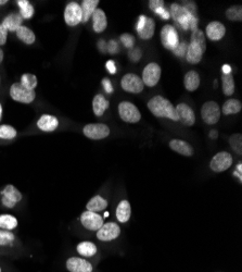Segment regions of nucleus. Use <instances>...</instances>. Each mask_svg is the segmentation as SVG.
<instances>
[{
	"label": "nucleus",
	"instance_id": "28",
	"mask_svg": "<svg viewBox=\"0 0 242 272\" xmlns=\"http://www.w3.org/2000/svg\"><path fill=\"white\" fill-rule=\"evenodd\" d=\"M99 5V0H84L80 5L82 13H83V21L84 23L88 22V20L94 14L95 10Z\"/></svg>",
	"mask_w": 242,
	"mask_h": 272
},
{
	"label": "nucleus",
	"instance_id": "42",
	"mask_svg": "<svg viewBox=\"0 0 242 272\" xmlns=\"http://www.w3.org/2000/svg\"><path fill=\"white\" fill-rule=\"evenodd\" d=\"M163 7H165V3L163 0H150V2H149V8H150L153 12H155L159 8Z\"/></svg>",
	"mask_w": 242,
	"mask_h": 272
},
{
	"label": "nucleus",
	"instance_id": "22",
	"mask_svg": "<svg viewBox=\"0 0 242 272\" xmlns=\"http://www.w3.org/2000/svg\"><path fill=\"white\" fill-rule=\"evenodd\" d=\"M170 148L173 151L179 153V155L182 156H186V157H191L194 152L191 145L186 141H182V140H172L170 142Z\"/></svg>",
	"mask_w": 242,
	"mask_h": 272
},
{
	"label": "nucleus",
	"instance_id": "13",
	"mask_svg": "<svg viewBox=\"0 0 242 272\" xmlns=\"http://www.w3.org/2000/svg\"><path fill=\"white\" fill-rule=\"evenodd\" d=\"M64 21L71 27L78 25L83 21V13L79 4L72 2L67 5L64 9Z\"/></svg>",
	"mask_w": 242,
	"mask_h": 272
},
{
	"label": "nucleus",
	"instance_id": "35",
	"mask_svg": "<svg viewBox=\"0 0 242 272\" xmlns=\"http://www.w3.org/2000/svg\"><path fill=\"white\" fill-rule=\"evenodd\" d=\"M20 83L22 86H24L27 89L35 90V88L38 85V80H37V76L32 73H24L21 76Z\"/></svg>",
	"mask_w": 242,
	"mask_h": 272
},
{
	"label": "nucleus",
	"instance_id": "31",
	"mask_svg": "<svg viewBox=\"0 0 242 272\" xmlns=\"http://www.w3.org/2000/svg\"><path fill=\"white\" fill-rule=\"evenodd\" d=\"M242 109V104L238 99H227V101L220 108V111L224 113L225 115H230V114H237L241 111Z\"/></svg>",
	"mask_w": 242,
	"mask_h": 272
},
{
	"label": "nucleus",
	"instance_id": "49",
	"mask_svg": "<svg viewBox=\"0 0 242 272\" xmlns=\"http://www.w3.org/2000/svg\"><path fill=\"white\" fill-rule=\"evenodd\" d=\"M217 136H218V134H217V132H216L215 130H213V131L210 132V138H211V139L215 140V139H217Z\"/></svg>",
	"mask_w": 242,
	"mask_h": 272
},
{
	"label": "nucleus",
	"instance_id": "43",
	"mask_svg": "<svg viewBox=\"0 0 242 272\" xmlns=\"http://www.w3.org/2000/svg\"><path fill=\"white\" fill-rule=\"evenodd\" d=\"M8 31L5 29V26L0 23V47L4 46L8 40Z\"/></svg>",
	"mask_w": 242,
	"mask_h": 272
},
{
	"label": "nucleus",
	"instance_id": "40",
	"mask_svg": "<svg viewBox=\"0 0 242 272\" xmlns=\"http://www.w3.org/2000/svg\"><path fill=\"white\" fill-rule=\"evenodd\" d=\"M187 48H188V44L187 43H186V42H179L178 46L173 50V52L177 57H185L186 52H187Z\"/></svg>",
	"mask_w": 242,
	"mask_h": 272
},
{
	"label": "nucleus",
	"instance_id": "46",
	"mask_svg": "<svg viewBox=\"0 0 242 272\" xmlns=\"http://www.w3.org/2000/svg\"><path fill=\"white\" fill-rule=\"evenodd\" d=\"M108 50L110 53H116L118 51V45L114 41H110L108 45Z\"/></svg>",
	"mask_w": 242,
	"mask_h": 272
},
{
	"label": "nucleus",
	"instance_id": "2",
	"mask_svg": "<svg viewBox=\"0 0 242 272\" xmlns=\"http://www.w3.org/2000/svg\"><path fill=\"white\" fill-rule=\"evenodd\" d=\"M207 50V41L204 33L197 29L191 34L190 44H188L187 52H186V60L191 65H197L201 60L204 52Z\"/></svg>",
	"mask_w": 242,
	"mask_h": 272
},
{
	"label": "nucleus",
	"instance_id": "45",
	"mask_svg": "<svg viewBox=\"0 0 242 272\" xmlns=\"http://www.w3.org/2000/svg\"><path fill=\"white\" fill-rule=\"evenodd\" d=\"M155 13L156 14H159L161 17H162V19H164V20H169L170 19V12L169 11H167V10H165V8L163 7V8H159V9H157V10L155 11Z\"/></svg>",
	"mask_w": 242,
	"mask_h": 272
},
{
	"label": "nucleus",
	"instance_id": "24",
	"mask_svg": "<svg viewBox=\"0 0 242 272\" xmlns=\"http://www.w3.org/2000/svg\"><path fill=\"white\" fill-rule=\"evenodd\" d=\"M110 102L102 94L96 95L94 99H92V110H94L96 116L104 115L105 112L108 110Z\"/></svg>",
	"mask_w": 242,
	"mask_h": 272
},
{
	"label": "nucleus",
	"instance_id": "33",
	"mask_svg": "<svg viewBox=\"0 0 242 272\" xmlns=\"http://www.w3.org/2000/svg\"><path fill=\"white\" fill-rule=\"evenodd\" d=\"M16 5L18 8H20V12L18 13L21 14L23 20H29L31 17H33L35 13V9L29 0H17Z\"/></svg>",
	"mask_w": 242,
	"mask_h": 272
},
{
	"label": "nucleus",
	"instance_id": "51",
	"mask_svg": "<svg viewBox=\"0 0 242 272\" xmlns=\"http://www.w3.org/2000/svg\"><path fill=\"white\" fill-rule=\"evenodd\" d=\"M4 58H5V53H4V50L3 48L0 47V65H2L3 61H4Z\"/></svg>",
	"mask_w": 242,
	"mask_h": 272
},
{
	"label": "nucleus",
	"instance_id": "26",
	"mask_svg": "<svg viewBox=\"0 0 242 272\" xmlns=\"http://www.w3.org/2000/svg\"><path fill=\"white\" fill-rule=\"evenodd\" d=\"M76 251L79 254V256H83V258H91L96 255L98 249L92 242L84 241L77 244Z\"/></svg>",
	"mask_w": 242,
	"mask_h": 272
},
{
	"label": "nucleus",
	"instance_id": "3",
	"mask_svg": "<svg viewBox=\"0 0 242 272\" xmlns=\"http://www.w3.org/2000/svg\"><path fill=\"white\" fill-rule=\"evenodd\" d=\"M149 110L157 118H167L172 121H178V115L173 104L162 96H154L147 104Z\"/></svg>",
	"mask_w": 242,
	"mask_h": 272
},
{
	"label": "nucleus",
	"instance_id": "32",
	"mask_svg": "<svg viewBox=\"0 0 242 272\" xmlns=\"http://www.w3.org/2000/svg\"><path fill=\"white\" fill-rule=\"evenodd\" d=\"M221 86H223V93H224L225 96L234 95L235 90H236L234 75L230 73H223L221 74Z\"/></svg>",
	"mask_w": 242,
	"mask_h": 272
},
{
	"label": "nucleus",
	"instance_id": "39",
	"mask_svg": "<svg viewBox=\"0 0 242 272\" xmlns=\"http://www.w3.org/2000/svg\"><path fill=\"white\" fill-rule=\"evenodd\" d=\"M15 240L14 234L11 231L0 229V246H8L11 245Z\"/></svg>",
	"mask_w": 242,
	"mask_h": 272
},
{
	"label": "nucleus",
	"instance_id": "16",
	"mask_svg": "<svg viewBox=\"0 0 242 272\" xmlns=\"http://www.w3.org/2000/svg\"><path fill=\"white\" fill-rule=\"evenodd\" d=\"M80 223L84 228L89 231H98L104 225V218L97 212L84 211L80 216Z\"/></svg>",
	"mask_w": 242,
	"mask_h": 272
},
{
	"label": "nucleus",
	"instance_id": "53",
	"mask_svg": "<svg viewBox=\"0 0 242 272\" xmlns=\"http://www.w3.org/2000/svg\"><path fill=\"white\" fill-rule=\"evenodd\" d=\"M6 4H8V0H0V6H5Z\"/></svg>",
	"mask_w": 242,
	"mask_h": 272
},
{
	"label": "nucleus",
	"instance_id": "18",
	"mask_svg": "<svg viewBox=\"0 0 242 272\" xmlns=\"http://www.w3.org/2000/svg\"><path fill=\"white\" fill-rule=\"evenodd\" d=\"M67 269L70 272H92L94 267L85 258L71 257L67 260Z\"/></svg>",
	"mask_w": 242,
	"mask_h": 272
},
{
	"label": "nucleus",
	"instance_id": "8",
	"mask_svg": "<svg viewBox=\"0 0 242 272\" xmlns=\"http://www.w3.org/2000/svg\"><path fill=\"white\" fill-rule=\"evenodd\" d=\"M161 67L155 62L147 65L143 71V83L148 87H154L161 79Z\"/></svg>",
	"mask_w": 242,
	"mask_h": 272
},
{
	"label": "nucleus",
	"instance_id": "25",
	"mask_svg": "<svg viewBox=\"0 0 242 272\" xmlns=\"http://www.w3.org/2000/svg\"><path fill=\"white\" fill-rule=\"evenodd\" d=\"M201 84V79L197 71H189L184 77V85L188 92H194L199 88Z\"/></svg>",
	"mask_w": 242,
	"mask_h": 272
},
{
	"label": "nucleus",
	"instance_id": "50",
	"mask_svg": "<svg viewBox=\"0 0 242 272\" xmlns=\"http://www.w3.org/2000/svg\"><path fill=\"white\" fill-rule=\"evenodd\" d=\"M237 174V177L240 179V181H241V163H239V165H238V169H237V173H236V172H235V176Z\"/></svg>",
	"mask_w": 242,
	"mask_h": 272
},
{
	"label": "nucleus",
	"instance_id": "55",
	"mask_svg": "<svg viewBox=\"0 0 242 272\" xmlns=\"http://www.w3.org/2000/svg\"><path fill=\"white\" fill-rule=\"evenodd\" d=\"M0 272H2V267H0Z\"/></svg>",
	"mask_w": 242,
	"mask_h": 272
},
{
	"label": "nucleus",
	"instance_id": "30",
	"mask_svg": "<svg viewBox=\"0 0 242 272\" xmlns=\"http://www.w3.org/2000/svg\"><path fill=\"white\" fill-rule=\"evenodd\" d=\"M15 34H16V37L26 45H33L36 41L35 33L30 29V27L24 26V25L18 27Z\"/></svg>",
	"mask_w": 242,
	"mask_h": 272
},
{
	"label": "nucleus",
	"instance_id": "1",
	"mask_svg": "<svg viewBox=\"0 0 242 272\" xmlns=\"http://www.w3.org/2000/svg\"><path fill=\"white\" fill-rule=\"evenodd\" d=\"M170 15H172L176 25L180 27L183 31L191 29L193 32L198 29V17L195 15V10H189L185 6L173 4L171 6Z\"/></svg>",
	"mask_w": 242,
	"mask_h": 272
},
{
	"label": "nucleus",
	"instance_id": "10",
	"mask_svg": "<svg viewBox=\"0 0 242 272\" xmlns=\"http://www.w3.org/2000/svg\"><path fill=\"white\" fill-rule=\"evenodd\" d=\"M232 162H234V159H232V156L229 152L220 151L212 158L210 162V168L213 172L220 173V172L228 170L232 166Z\"/></svg>",
	"mask_w": 242,
	"mask_h": 272
},
{
	"label": "nucleus",
	"instance_id": "6",
	"mask_svg": "<svg viewBox=\"0 0 242 272\" xmlns=\"http://www.w3.org/2000/svg\"><path fill=\"white\" fill-rule=\"evenodd\" d=\"M220 107L217 103L210 101L204 103L201 108V116L202 120L209 125L216 124L220 119Z\"/></svg>",
	"mask_w": 242,
	"mask_h": 272
},
{
	"label": "nucleus",
	"instance_id": "20",
	"mask_svg": "<svg viewBox=\"0 0 242 272\" xmlns=\"http://www.w3.org/2000/svg\"><path fill=\"white\" fill-rule=\"evenodd\" d=\"M59 120L52 114H43L37 121V128L43 132H53L58 129Z\"/></svg>",
	"mask_w": 242,
	"mask_h": 272
},
{
	"label": "nucleus",
	"instance_id": "54",
	"mask_svg": "<svg viewBox=\"0 0 242 272\" xmlns=\"http://www.w3.org/2000/svg\"><path fill=\"white\" fill-rule=\"evenodd\" d=\"M0 85H2V76H0Z\"/></svg>",
	"mask_w": 242,
	"mask_h": 272
},
{
	"label": "nucleus",
	"instance_id": "7",
	"mask_svg": "<svg viewBox=\"0 0 242 272\" xmlns=\"http://www.w3.org/2000/svg\"><path fill=\"white\" fill-rule=\"evenodd\" d=\"M161 43L164 48L169 50H174L179 44V36L177 30L171 24H166L161 30Z\"/></svg>",
	"mask_w": 242,
	"mask_h": 272
},
{
	"label": "nucleus",
	"instance_id": "17",
	"mask_svg": "<svg viewBox=\"0 0 242 272\" xmlns=\"http://www.w3.org/2000/svg\"><path fill=\"white\" fill-rule=\"evenodd\" d=\"M178 115V121L186 126H192L195 123V114L192 108L187 104H178L175 107Z\"/></svg>",
	"mask_w": 242,
	"mask_h": 272
},
{
	"label": "nucleus",
	"instance_id": "48",
	"mask_svg": "<svg viewBox=\"0 0 242 272\" xmlns=\"http://www.w3.org/2000/svg\"><path fill=\"white\" fill-rule=\"evenodd\" d=\"M102 84H104V86H105V88H106V90H107L108 93H112L113 87H112V85H111L110 81L108 79H105L104 81H102Z\"/></svg>",
	"mask_w": 242,
	"mask_h": 272
},
{
	"label": "nucleus",
	"instance_id": "29",
	"mask_svg": "<svg viewBox=\"0 0 242 272\" xmlns=\"http://www.w3.org/2000/svg\"><path fill=\"white\" fill-rule=\"evenodd\" d=\"M132 216V207L128 201L119 202L116 208V218L120 223H126Z\"/></svg>",
	"mask_w": 242,
	"mask_h": 272
},
{
	"label": "nucleus",
	"instance_id": "47",
	"mask_svg": "<svg viewBox=\"0 0 242 272\" xmlns=\"http://www.w3.org/2000/svg\"><path fill=\"white\" fill-rule=\"evenodd\" d=\"M107 69L109 70V72H110L111 74H114V73H115V71H116L115 63H114L112 60L108 61V63H107Z\"/></svg>",
	"mask_w": 242,
	"mask_h": 272
},
{
	"label": "nucleus",
	"instance_id": "21",
	"mask_svg": "<svg viewBox=\"0 0 242 272\" xmlns=\"http://www.w3.org/2000/svg\"><path fill=\"white\" fill-rule=\"evenodd\" d=\"M92 27L96 33L105 32L108 26V19L106 12L102 9L97 8L94 14H92Z\"/></svg>",
	"mask_w": 242,
	"mask_h": 272
},
{
	"label": "nucleus",
	"instance_id": "41",
	"mask_svg": "<svg viewBox=\"0 0 242 272\" xmlns=\"http://www.w3.org/2000/svg\"><path fill=\"white\" fill-rule=\"evenodd\" d=\"M120 41H122L125 47H127L129 49L134 47L135 38H134V36H132L130 34H123L122 36H120Z\"/></svg>",
	"mask_w": 242,
	"mask_h": 272
},
{
	"label": "nucleus",
	"instance_id": "44",
	"mask_svg": "<svg viewBox=\"0 0 242 272\" xmlns=\"http://www.w3.org/2000/svg\"><path fill=\"white\" fill-rule=\"evenodd\" d=\"M128 54H129V59L134 62L139 61V59L142 58V51L138 48H132V50L129 51Z\"/></svg>",
	"mask_w": 242,
	"mask_h": 272
},
{
	"label": "nucleus",
	"instance_id": "4",
	"mask_svg": "<svg viewBox=\"0 0 242 272\" xmlns=\"http://www.w3.org/2000/svg\"><path fill=\"white\" fill-rule=\"evenodd\" d=\"M9 94H10V97L14 102L21 104H32L36 98L35 90L25 88L21 85L20 82H16V83H13L11 85Z\"/></svg>",
	"mask_w": 242,
	"mask_h": 272
},
{
	"label": "nucleus",
	"instance_id": "5",
	"mask_svg": "<svg viewBox=\"0 0 242 272\" xmlns=\"http://www.w3.org/2000/svg\"><path fill=\"white\" fill-rule=\"evenodd\" d=\"M118 114L120 119L127 123H137L142 119V113L139 109L130 102L119 103Z\"/></svg>",
	"mask_w": 242,
	"mask_h": 272
},
{
	"label": "nucleus",
	"instance_id": "12",
	"mask_svg": "<svg viewBox=\"0 0 242 272\" xmlns=\"http://www.w3.org/2000/svg\"><path fill=\"white\" fill-rule=\"evenodd\" d=\"M22 193L14 185H6L2 192V203L6 208L12 209L17 203L22 201Z\"/></svg>",
	"mask_w": 242,
	"mask_h": 272
},
{
	"label": "nucleus",
	"instance_id": "36",
	"mask_svg": "<svg viewBox=\"0 0 242 272\" xmlns=\"http://www.w3.org/2000/svg\"><path fill=\"white\" fill-rule=\"evenodd\" d=\"M17 132L13 126L9 124L0 125V139L2 140H13L16 138Z\"/></svg>",
	"mask_w": 242,
	"mask_h": 272
},
{
	"label": "nucleus",
	"instance_id": "23",
	"mask_svg": "<svg viewBox=\"0 0 242 272\" xmlns=\"http://www.w3.org/2000/svg\"><path fill=\"white\" fill-rule=\"evenodd\" d=\"M23 17L18 12H12L10 14H8L2 24L5 26V29L8 32H16L18 27L23 25Z\"/></svg>",
	"mask_w": 242,
	"mask_h": 272
},
{
	"label": "nucleus",
	"instance_id": "11",
	"mask_svg": "<svg viewBox=\"0 0 242 272\" xmlns=\"http://www.w3.org/2000/svg\"><path fill=\"white\" fill-rule=\"evenodd\" d=\"M120 87L127 93L139 94L144 90L145 85L140 76H138L135 73H127L122 77V81H120Z\"/></svg>",
	"mask_w": 242,
	"mask_h": 272
},
{
	"label": "nucleus",
	"instance_id": "27",
	"mask_svg": "<svg viewBox=\"0 0 242 272\" xmlns=\"http://www.w3.org/2000/svg\"><path fill=\"white\" fill-rule=\"evenodd\" d=\"M107 207H108L107 199H105L100 195H96V196L92 197L86 205V208H87L88 211L97 212V213L100 211L106 210Z\"/></svg>",
	"mask_w": 242,
	"mask_h": 272
},
{
	"label": "nucleus",
	"instance_id": "38",
	"mask_svg": "<svg viewBox=\"0 0 242 272\" xmlns=\"http://www.w3.org/2000/svg\"><path fill=\"white\" fill-rule=\"evenodd\" d=\"M229 144L230 147L232 148L235 152H237L238 155L242 153V135L240 133L231 135L229 138Z\"/></svg>",
	"mask_w": 242,
	"mask_h": 272
},
{
	"label": "nucleus",
	"instance_id": "37",
	"mask_svg": "<svg viewBox=\"0 0 242 272\" xmlns=\"http://www.w3.org/2000/svg\"><path fill=\"white\" fill-rule=\"evenodd\" d=\"M226 17L229 21H241L242 20V7L240 5L232 6L226 10Z\"/></svg>",
	"mask_w": 242,
	"mask_h": 272
},
{
	"label": "nucleus",
	"instance_id": "14",
	"mask_svg": "<svg viewBox=\"0 0 242 272\" xmlns=\"http://www.w3.org/2000/svg\"><path fill=\"white\" fill-rule=\"evenodd\" d=\"M155 32V22L151 17L140 15L137 23V33L142 40H150Z\"/></svg>",
	"mask_w": 242,
	"mask_h": 272
},
{
	"label": "nucleus",
	"instance_id": "52",
	"mask_svg": "<svg viewBox=\"0 0 242 272\" xmlns=\"http://www.w3.org/2000/svg\"><path fill=\"white\" fill-rule=\"evenodd\" d=\"M3 113H4V109H3L2 104H0V121H2V119H3Z\"/></svg>",
	"mask_w": 242,
	"mask_h": 272
},
{
	"label": "nucleus",
	"instance_id": "34",
	"mask_svg": "<svg viewBox=\"0 0 242 272\" xmlns=\"http://www.w3.org/2000/svg\"><path fill=\"white\" fill-rule=\"evenodd\" d=\"M17 219L12 215H0V229L11 231L17 226Z\"/></svg>",
	"mask_w": 242,
	"mask_h": 272
},
{
	"label": "nucleus",
	"instance_id": "9",
	"mask_svg": "<svg viewBox=\"0 0 242 272\" xmlns=\"http://www.w3.org/2000/svg\"><path fill=\"white\" fill-rule=\"evenodd\" d=\"M83 133L87 139L99 141L108 138L110 135V128L102 123H90L84 126Z\"/></svg>",
	"mask_w": 242,
	"mask_h": 272
},
{
	"label": "nucleus",
	"instance_id": "19",
	"mask_svg": "<svg viewBox=\"0 0 242 272\" xmlns=\"http://www.w3.org/2000/svg\"><path fill=\"white\" fill-rule=\"evenodd\" d=\"M206 34L208 36V38L212 42H218L223 40L225 34H226V27L225 25L218 22V21H213L210 22L207 26Z\"/></svg>",
	"mask_w": 242,
	"mask_h": 272
},
{
	"label": "nucleus",
	"instance_id": "15",
	"mask_svg": "<svg viewBox=\"0 0 242 272\" xmlns=\"http://www.w3.org/2000/svg\"><path fill=\"white\" fill-rule=\"evenodd\" d=\"M120 234L119 225L115 222H108L97 231V239L101 242H111L117 239Z\"/></svg>",
	"mask_w": 242,
	"mask_h": 272
}]
</instances>
